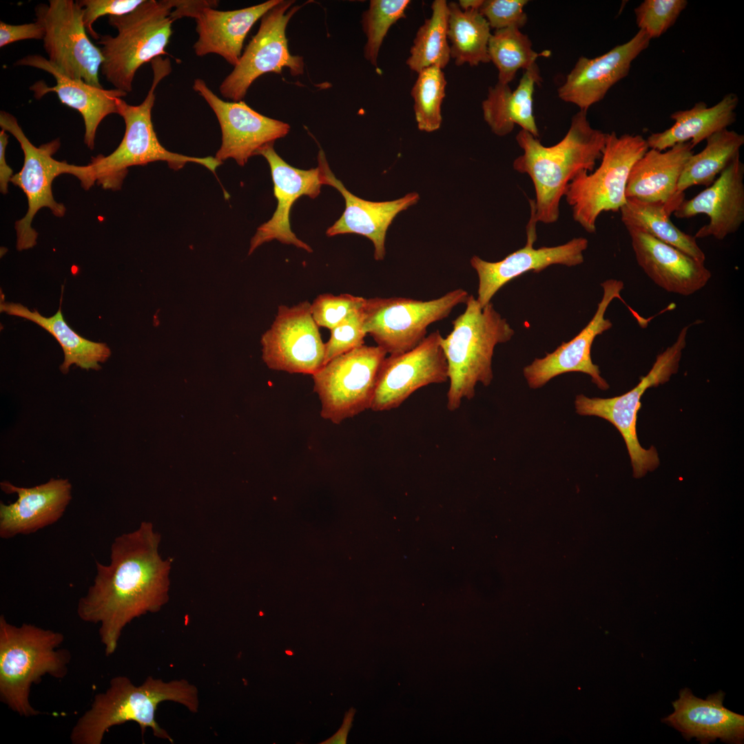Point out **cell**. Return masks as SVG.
<instances>
[{
  "instance_id": "cell-1",
  "label": "cell",
  "mask_w": 744,
  "mask_h": 744,
  "mask_svg": "<svg viewBox=\"0 0 744 744\" xmlns=\"http://www.w3.org/2000/svg\"><path fill=\"white\" fill-rule=\"evenodd\" d=\"M161 535L149 521L117 536L110 547V562L95 561L96 575L77 604L83 621L99 624L107 656L113 654L125 626L136 618L159 611L169 600L171 559L158 549Z\"/></svg>"
},
{
  "instance_id": "cell-2",
  "label": "cell",
  "mask_w": 744,
  "mask_h": 744,
  "mask_svg": "<svg viewBox=\"0 0 744 744\" xmlns=\"http://www.w3.org/2000/svg\"><path fill=\"white\" fill-rule=\"evenodd\" d=\"M587 112L579 110L572 116L567 133L555 145L545 146L523 130L516 136L523 154L513 167L533 183L535 199L530 200V214L537 223H556L568 184L581 172H592L601 158L607 134L590 125Z\"/></svg>"
},
{
  "instance_id": "cell-3",
  "label": "cell",
  "mask_w": 744,
  "mask_h": 744,
  "mask_svg": "<svg viewBox=\"0 0 744 744\" xmlns=\"http://www.w3.org/2000/svg\"><path fill=\"white\" fill-rule=\"evenodd\" d=\"M164 701L178 703L196 713L199 708L198 688L185 679L164 681L149 676L142 684L135 685L125 676H114L107 690L95 695L90 707L77 720L70 741L73 744H101L110 727L133 721L143 734L150 728L154 736L173 743V738L156 720L158 706Z\"/></svg>"
},
{
  "instance_id": "cell-4",
  "label": "cell",
  "mask_w": 744,
  "mask_h": 744,
  "mask_svg": "<svg viewBox=\"0 0 744 744\" xmlns=\"http://www.w3.org/2000/svg\"><path fill=\"white\" fill-rule=\"evenodd\" d=\"M465 311L453 321L451 332L441 340L448 369L446 407L453 411L463 400L475 395V386H488L493 378L492 360L497 344L510 340L515 331L490 302L482 307L469 295Z\"/></svg>"
},
{
  "instance_id": "cell-5",
  "label": "cell",
  "mask_w": 744,
  "mask_h": 744,
  "mask_svg": "<svg viewBox=\"0 0 744 744\" xmlns=\"http://www.w3.org/2000/svg\"><path fill=\"white\" fill-rule=\"evenodd\" d=\"M63 640L61 632L17 626L0 616V699L12 711L26 717L40 714L31 705L30 689L43 676H66L70 654L59 648Z\"/></svg>"
},
{
  "instance_id": "cell-6",
  "label": "cell",
  "mask_w": 744,
  "mask_h": 744,
  "mask_svg": "<svg viewBox=\"0 0 744 744\" xmlns=\"http://www.w3.org/2000/svg\"><path fill=\"white\" fill-rule=\"evenodd\" d=\"M150 63L153 70L152 83L141 103L130 105L122 98L116 101L117 114L125 125L121 142L109 155L92 157L89 163L95 182L105 189L119 190L128 168L132 166L165 161L171 169L178 170L188 163H194L215 172L222 164L212 156L194 157L172 152L160 143L154 129L152 110L156 99L155 90L161 81L171 72L172 67L169 59L161 56Z\"/></svg>"
},
{
  "instance_id": "cell-7",
  "label": "cell",
  "mask_w": 744,
  "mask_h": 744,
  "mask_svg": "<svg viewBox=\"0 0 744 744\" xmlns=\"http://www.w3.org/2000/svg\"><path fill=\"white\" fill-rule=\"evenodd\" d=\"M171 0H144L134 11L108 17L117 34L101 35L98 44L103 57L101 72L115 89L129 93L137 70L166 54L172 34Z\"/></svg>"
},
{
  "instance_id": "cell-8",
  "label": "cell",
  "mask_w": 744,
  "mask_h": 744,
  "mask_svg": "<svg viewBox=\"0 0 744 744\" xmlns=\"http://www.w3.org/2000/svg\"><path fill=\"white\" fill-rule=\"evenodd\" d=\"M649 147L646 139L637 134H606L599 167L579 173L568 184L564 196L572 218L586 231H596V223L604 211H619L627 200L626 185L634 163Z\"/></svg>"
},
{
  "instance_id": "cell-9",
  "label": "cell",
  "mask_w": 744,
  "mask_h": 744,
  "mask_svg": "<svg viewBox=\"0 0 744 744\" xmlns=\"http://www.w3.org/2000/svg\"><path fill=\"white\" fill-rule=\"evenodd\" d=\"M0 126L15 137L24 156L21 169L14 174L10 180L24 192L28 200L26 214L16 221L14 225L17 249L22 251L37 245L38 234L32 227V223L39 209L49 208L55 216L59 218L65 215L66 209L64 205L56 202L52 194V183L57 176L63 174L73 175L81 181L85 189H89L96 182L89 164L75 165L53 158L61 145L59 139L36 147L27 138L17 118L5 111L0 112Z\"/></svg>"
},
{
  "instance_id": "cell-10",
  "label": "cell",
  "mask_w": 744,
  "mask_h": 744,
  "mask_svg": "<svg viewBox=\"0 0 744 744\" xmlns=\"http://www.w3.org/2000/svg\"><path fill=\"white\" fill-rule=\"evenodd\" d=\"M689 326L679 332L675 342L656 358L651 369L641 378L638 384L627 393L613 397H588L583 394L576 396L575 406L580 415L597 416L612 424L621 433L626 443L635 477L643 476L659 464L656 448H643L637 433V413L640 400L647 389L668 382L677 373L679 362L687 343Z\"/></svg>"
},
{
  "instance_id": "cell-11",
  "label": "cell",
  "mask_w": 744,
  "mask_h": 744,
  "mask_svg": "<svg viewBox=\"0 0 744 744\" xmlns=\"http://www.w3.org/2000/svg\"><path fill=\"white\" fill-rule=\"evenodd\" d=\"M468 296L466 290L456 289L425 301L404 297L366 298L364 329L386 353H403L420 344L430 324L447 318Z\"/></svg>"
},
{
  "instance_id": "cell-12",
  "label": "cell",
  "mask_w": 744,
  "mask_h": 744,
  "mask_svg": "<svg viewBox=\"0 0 744 744\" xmlns=\"http://www.w3.org/2000/svg\"><path fill=\"white\" fill-rule=\"evenodd\" d=\"M386 351L362 345L342 353L312 375L320 415L335 424L371 409L375 383Z\"/></svg>"
},
{
  "instance_id": "cell-13",
  "label": "cell",
  "mask_w": 744,
  "mask_h": 744,
  "mask_svg": "<svg viewBox=\"0 0 744 744\" xmlns=\"http://www.w3.org/2000/svg\"><path fill=\"white\" fill-rule=\"evenodd\" d=\"M293 3L281 0L262 17L258 32L219 86L222 96L231 101H242L255 80L268 72L281 74L284 67L293 76L303 73V58L291 55L286 37L289 20L300 8L291 7Z\"/></svg>"
},
{
  "instance_id": "cell-14",
  "label": "cell",
  "mask_w": 744,
  "mask_h": 744,
  "mask_svg": "<svg viewBox=\"0 0 744 744\" xmlns=\"http://www.w3.org/2000/svg\"><path fill=\"white\" fill-rule=\"evenodd\" d=\"M36 21L45 30L43 48L48 60L68 77L102 87L101 48L87 35L83 11L73 0H50L35 7Z\"/></svg>"
},
{
  "instance_id": "cell-15",
  "label": "cell",
  "mask_w": 744,
  "mask_h": 744,
  "mask_svg": "<svg viewBox=\"0 0 744 744\" xmlns=\"http://www.w3.org/2000/svg\"><path fill=\"white\" fill-rule=\"evenodd\" d=\"M261 344L262 360L271 369L313 375L323 366L324 343L308 301L280 306Z\"/></svg>"
},
{
  "instance_id": "cell-16",
  "label": "cell",
  "mask_w": 744,
  "mask_h": 744,
  "mask_svg": "<svg viewBox=\"0 0 744 744\" xmlns=\"http://www.w3.org/2000/svg\"><path fill=\"white\" fill-rule=\"evenodd\" d=\"M442 338L436 330L414 349L386 357L378 374L370 409H396L417 389L448 380Z\"/></svg>"
},
{
  "instance_id": "cell-17",
  "label": "cell",
  "mask_w": 744,
  "mask_h": 744,
  "mask_svg": "<svg viewBox=\"0 0 744 744\" xmlns=\"http://www.w3.org/2000/svg\"><path fill=\"white\" fill-rule=\"evenodd\" d=\"M192 88L204 99L219 123L222 143L214 157L222 163L233 158L244 166L261 148L273 144L290 130L288 123L260 114L243 101L223 100L203 79H196Z\"/></svg>"
},
{
  "instance_id": "cell-18",
  "label": "cell",
  "mask_w": 744,
  "mask_h": 744,
  "mask_svg": "<svg viewBox=\"0 0 744 744\" xmlns=\"http://www.w3.org/2000/svg\"><path fill=\"white\" fill-rule=\"evenodd\" d=\"M281 0H268L252 6L219 10L218 1L181 0L176 10V17L195 19L198 35L193 48L198 56L216 54L228 63H238L245 39L255 23L278 5Z\"/></svg>"
},
{
  "instance_id": "cell-19",
  "label": "cell",
  "mask_w": 744,
  "mask_h": 744,
  "mask_svg": "<svg viewBox=\"0 0 744 744\" xmlns=\"http://www.w3.org/2000/svg\"><path fill=\"white\" fill-rule=\"evenodd\" d=\"M601 285L602 298L587 325L572 340L563 342L553 352L546 353L542 358H535L524 368V375L529 387L538 389L561 374L581 372L588 375L599 389L609 388L608 382L601 376L599 366L592 361L591 348L595 338L612 327L611 321L605 318L606 311L614 299L624 302L621 297L624 284L621 280L609 279Z\"/></svg>"
},
{
  "instance_id": "cell-20",
  "label": "cell",
  "mask_w": 744,
  "mask_h": 744,
  "mask_svg": "<svg viewBox=\"0 0 744 744\" xmlns=\"http://www.w3.org/2000/svg\"><path fill=\"white\" fill-rule=\"evenodd\" d=\"M536 224L530 216L526 227V245L502 260L488 262L477 256L471 258V265L478 276L476 299L482 308L490 302L503 286L528 271L539 273L554 265L574 267L583 262V251L588 246L586 238H574L561 245L535 249L533 245L537 240Z\"/></svg>"
},
{
  "instance_id": "cell-21",
  "label": "cell",
  "mask_w": 744,
  "mask_h": 744,
  "mask_svg": "<svg viewBox=\"0 0 744 744\" xmlns=\"http://www.w3.org/2000/svg\"><path fill=\"white\" fill-rule=\"evenodd\" d=\"M273 146V144H270L263 147L257 155L262 156L270 167L277 207L272 217L257 229L251 240L248 254L273 240L311 253V247L291 230L289 214L293 203L300 197L315 198L320 194L323 185L320 170L318 167L301 169L290 165L276 153Z\"/></svg>"
},
{
  "instance_id": "cell-22",
  "label": "cell",
  "mask_w": 744,
  "mask_h": 744,
  "mask_svg": "<svg viewBox=\"0 0 744 744\" xmlns=\"http://www.w3.org/2000/svg\"><path fill=\"white\" fill-rule=\"evenodd\" d=\"M650 39L639 30L628 41L595 57L581 56L558 88L562 101L587 110L629 73L632 61L649 46Z\"/></svg>"
},
{
  "instance_id": "cell-23",
  "label": "cell",
  "mask_w": 744,
  "mask_h": 744,
  "mask_svg": "<svg viewBox=\"0 0 744 744\" xmlns=\"http://www.w3.org/2000/svg\"><path fill=\"white\" fill-rule=\"evenodd\" d=\"M709 218L695 238L722 240L736 232L744 222V164L738 154L712 185L691 199L684 200L673 212L677 218L699 214Z\"/></svg>"
},
{
  "instance_id": "cell-24",
  "label": "cell",
  "mask_w": 744,
  "mask_h": 744,
  "mask_svg": "<svg viewBox=\"0 0 744 744\" xmlns=\"http://www.w3.org/2000/svg\"><path fill=\"white\" fill-rule=\"evenodd\" d=\"M318 167L323 185L333 187L342 195L345 208L338 220L329 227L326 234L334 236L356 234L366 237L373 244L374 258L382 260L386 255L385 240L389 227L401 211L416 204L420 196L411 192L396 200L373 202L360 198L350 192L329 168L324 152H318Z\"/></svg>"
},
{
  "instance_id": "cell-25",
  "label": "cell",
  "mask_w": 744,
  "mask_h": 744,
  "mask_svg": "<svg viewBox=\"0 0 744 744\" xmlns=\"http://www.w3.org/2000/svg\"><path fill=\"white\" fill-rule=\"evenodd\" d=\"M0 487L6 493L17 495L13 503H0V537L6 539L32 534L55 524L72 499V485L67 479L52 478L31 488L3 481Z\"/></svg>"
},
{
  "instance_id": "cell-26",
  "label": "cell",
  "mask_w": 744,
  "mask_h": 744,
  "mask_svg": "<svg viewBox=\"0 0 744 744\" xmlns=\"http://www.w3.org/2000/svg\"><path fill=\"white\" fill-rule=\"evenodd\" d=\"M626 229L637 264L659 287L688 296L708 283L712 273L704 262L642 230L633 227Z\"/></svg>"
},
{
  "instance_id": "cell-27",
  "label": "cell",
  "mask_w": 744,
  "mask_h": 744,
  "mask_svg": "<svg viewBox=\"0 0 744 744\" xmlns=\"http://www.w3.org/2000/svg\"><path fill=\"white\" fill-rule=\"evenodd\" d=\"M16 65L30 66L44 70L55 79L56 84L48 86L39 81L30 87L34 97L39 99L50 92L57 94L60 101L77 110L84 121V142L92 149L96 131L101 121L108 115L117 114L116 101L127 93L117 90H106L89 85L83 81L73 79L63 74L48 59L39 54L28 55L19 59Z\"/></svg>"
},
{
  "instance_id": "cell-28",
  "label": "cell",
  "mask_w": 744,
  "mask_h": 744,
  "mask_svg": "<svg viewBox=\"0 0 744 744\" xmlns=\"http://www.w3.org/2000/svg\"><path fill=\"white\" fill-rule=\"evenodd\" d=\"M725 695L719 690L702 699L685 688L672 703L674 712L661 721L681 732L688 741L695 738L701 744H707L719 738L727 743L741 744L744 716L723 706Z\"/></svg>"
},
{
  "instance_id": "cell-29",
  "label": "cell",
  "mask_w": 744,
  "mask_h": 744,
  "mask_svg": "<svg viewBox=\"0 0 744 744\" xmlns=\"http://www.w3.org/2000/svg\"><path fill=\"white\" fill-rule=\"evenodd\" d=\"M693 148L686 142L665 151L648 149L631 168L626 198L661 205L668 214H673L685 200V193L678 192L677 185Z\"/></svg>"
},
{
  "instance_id": "cell-30",
  "label": "cell",
  "mask_w": 744,
  "mask_h": 744,
  "mask_svg": "<svg viewBox=\"0 0 744 744\" xmlns=\"http://www.w3.org/2000/svg\"><path fill=\"white\" fill-rule=\"evenodd\" d=\"M541 81L536 64L524 70L515 90H511L509 84L499 82L489 87L487 98L482 102V110L484 121L495 134L508 135L517 125L539 138L533 114V93L535 85Z\"/></svg>"
},
{
  "instance_id": "cell-31",
  "label": "cell",
  "mask_w": 744,
  "mask_h": 744,
  "mask_svg": "<svg viewBox=\"0 0 744 744\" xmlns=\"http://www.w3.org/2000/svg\"><path fill=\"white\" fill-rule=\"evenodd\" d=\"M738 103L737 95L729 93L713 106L707 107L705 102L700 101L690 109L674 112L670 115L674 124L663 132L651 134L646 139L648 147L665 151L686 142H690L694 147L736 121Z\"/></svg>"
},
{
  "instance_id": "cell-32",
  "label": "cell",
  "mask_w": 744,
  "mask_h": 744,
  "mask_svg": "<svg viewBox=\"0 0 744 744\" xmlns=\"http://www.w3.org/2000/svg\"><path fill=\"white\" fill-rule=\"evenodd\" d=\"M63 289V286L59 310L51 317H44L36 309L32 311L20 303L8 302L1 298V312L30 320L54 336L64 353V360L60 366L63 373L66 374L72 364L86 370H99L101 369L99 363L105 362L110 356V349L105 343L93 342L81 337L67 324L61 307Z\"/></svg>"
},
{
  "instance_id": "cell-33",
  "label": "cell",
  "mask_w": 744,
  "mask_h": 744,
  "mask_svg": "<svg viewBox=\"0 0 744 744\" xmlns=\"http://www.w3.org/2000/svg\"><path fill=\"white\" fill-rule=\"evenodd\" d=\"M744 145V135L727 128L720 130L706 139L705 147L693 154L688 160L677 185L680 194L695 185L710 186L740 154Z\"/></svg>"
},
{
  "instance_id": "cell-34",
  "label": "cell",
  "mask_w": 744,
  "mask_h": 744,
  "mask_svg": "<svg viewBox=\"0 0 744 744\" xmlns=\"http://www.w3.org/2000/svg\"><path fill=\"white\" fill-rule=\"evenodd\" d=\"M619 211L626 228L642 230L696 260L705 262V255L698 245L695 237L676 227L670 220V214L661 205L628 198Z\"/></svg>"
},
{
  "instance_id": "cell-35",
  "label": "cell",
  "mask_w": 744,
  "mask_h": 744,
  "mask_svg": "<svg viewBox=\"0 0 744 744\" xmlns=\"http://www.w3.org/2000/svg\"><path fill=\"white\" fill-rule=\"evenodd\" d=\"M449 9L448 39L451 58L457 65L475 66L488 63V45L490 27L478 10H462L458 3H448Z\"/></svg>"
},
{
  "instance_id": "cell-36",
  "label": "cell",
  "mask_w": 744,
  "mask_h": 744,
  "mask_svg": "<svg viewBox=\"0 0 744 744\" xmlns=\"http://www.w3.org/2000/svg\"><path fill=\"white\" fill-rule=\"evenodd\" d=\"M431 9V17L424 21L416 33L406 60V65L417 73L430 66L443 69L451 59L448 3L445 0H435Z\"/></svg>"
},
{
  "instance_id": "cell-37",
  "label": "cell",
  "mask_w": 744,
  "mask_h": 744,
  "mask_svg": "<svg viewBox=\"0 0 744 744\" xmlns=\"http://www.w3.org/2000/svg\"><path fill=\"white\" fill-rule=\"evenodd\" d=\"M490 61L498 70V81L509 84L519 69L524 70L537 64L539 56L549 52H535L529 37L517 28L496 30L491 34L488 45Z\"/></svg>"
},
{
  "instance_id": "cell-38",
  "label": "cell",
  "mask_w": 744,
  "mask_h": 744,
  "mask_svg": "<svg viewBox=\"0 0 744 744\" xmlns=\"http://www.w3.org/2000/svg\"><path fill=\"white\" fill-rule=\"evenodd\" d=\"M417 74L411 90L415 119L420 130L431 132L442 124L441 106L447 82L442 70L436 66L426 68Z\"/></svg>"
},
{
  "instance_id": "cell-39",
  "label": "cell",
  "mask_w": 744,
  "mask_h": 744,
  "mask_svg": "<svg viewBox=\"0 0 744 744\" xmlns=\"http://www.w3.org/2000/svg\"><path fill=\"white\" fill-rule=\"evenodd\" d=\"M409 0H371L362 14V25L366 36L364 56L377 66L379 51L389 28L398 20L405 18Z\"/></svg>"
},
{
  "instance_id": "cell-40",
  "label": "cell",
  "mask_w": 744,
  "mask_h": 744,
  "mask_svg": "<svg viewBox=\"0 0 744 744\" xmlns=\"http://www.w3.org/2000/svg\"><path fill=\"white\" fill-rule=\"evenodd\" d=\"M687 5L686 0H644L634 9L636 23L650 40L658 38L675 23Z\"/></svg>"
},
{
  "instance_id": "cell-41",
  "label": "cell",
  "mask_w": 744,
  "mask_h": 744,
  "mask_svg": "<svg viewBox=\"0 0 744 744\" xmlns=\"http://www.w3.org/2000/svg\"><path fill=\"white\" fill-rule=\"evenodd\" d=\"M363 307L351 312L330 330V338L324 343L323 365L342 353L364 345L366 333L364 329Z\"/></svg>"
},
{
  "instance_id": "cell-42",
  "label": "cell",
  "mask_w": 744,
  "mask_h": 744,
  "mask_svg": "<svg viewBox=\"0 0 744 744\" xmlns=\"http://www.w3.org/2000/svg\"><path fill=\"white\" fill-rule=\"evenodd\" d=\"M365 300L366 298L349 293L338 296L323 293L311 303V314L318 327L331 330L351 312L362 308Z\"/></svg>"
},
{
  "instance_id": "cell-43",
  "label": "cell",
  "mask_w": 744,
  "mask_h": 744,
  "mask_svg": "<svg viewBox=\"0 0 744 744\" xmlns=\"http://www.w3.org/2000/svg\"><path fill=\"white\" fill-rule=\"evenodd\" d=\"M528 2L526 0H483L479 12L490 28L520 29L527 22L524 8Z\"/></svg>"
},
{
  "instance_id": "cell-44",
  "label": "cell",
  "mask_w": 744,
  "mask_h": 744,
  "mask_svg": "<svg viewBox=\"0 0 744 744\" xmlns=\"http://www.w3.org/2000/svg\"><path fill=\"white\" fill-rule=\"evenodd\" d=\"M144 0H79L83 11V21L87 32L94 39L100 36L93 28L94 23L103 16H123L136 9Z\"/></svg>"
},
{
  "instance_id": "cell-45",
  "label": "cell",
  "mask_w": 744,
  "mask_h": 744,
  "mask_svg": "<svg viewBox=\"0 0 744 744\" xmlns=\"http://www.w3.org/2000/svg\"><path fill=\"white\" fill-rule=\"evenodd\" d=\"M44 35V28L37 21L20 25L0 21V48L26 39L43 40Z\"/></svg>"
},
{
  "instance_id": "cell-46",
  "label": "cell",
  "mask_w": 744,
  "mask_h": 744,
  "mask_svg": "<svg viewBox=\"0 0 744 744\" xmlns=\"http://www.w3.org/2000/svg\"><path fill=\"white\" fill-rule=\"evenodd\" d=\"M9 136L6 132L1 130L0 132V190L3 194L8 192V183L13 176V171L7 164L6 159V149L8 144Z\"/></svg>"
},
{
  "instance_id": "cell-47",
  "label": "cell",
  "mask_w": 744,
  "mask_h": 744,
  "mask_svg": "<svg viewBox=\"0 0 744 744\" xmlns=\"http://www.w3.org/2000/svg\"><path fill=\"white\" fill-rule=\"evenodd\" d=\"M355 713L354 708H351L346 712L342 726L338 731L329 738L321 742V744H345L347 743V735L352 726L353 716Z\"/></svg>"
},
{
  "instance_id": "cell-48",
  "label": "cell",
  "mask_w": 744,
  "mask_h": 744,
  "mask_svg": "<svg viewBox=\"0 0 744 744\" xmlns=\"http://www.w3.org/2000/svg\"><path fill=\"white\" fill-rule=\"evenodd\" d=\"M483 0H460L459 6L462 10L475 9L478 10Z\"/></svg>"
},
{
  "instance_id": "cell-49",
  "label": "cell",
  "mask_w": 744,
  "mask_h": 744,
  "mask_svg": "<svg viewBox=\"0 0 744 744\" xmlns=\"http://www.w3.org/2000/svg\"><path fill=\"white\" fill-rule=\"evenodd\" d=\"M285 652H286L287 654H289V655H292L293 654V652L291 651L286 650Z\"/></svg>"
}]
</instances>
